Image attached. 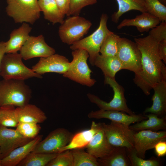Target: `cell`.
<instances>
[{
    "mask_svg": "<svg viewBox=\"0 0 166 166\" xmlns=\"http://www.w3.org/2000/svg\"><path fill=\"white\" fill-rule=\"evenodd\" d=\"M97 1V0H70V15H79L83 8L95 4Z\"/></svg>",
    "mask_w": 166,
    "mask_h": 166,
    "instance_id": "cell-37",
    "label": "cell"
},
{
    "mask_svg": "<svg viewBox=\"0 0 166 166\" xmlns=\"http://www.w3.org/2000/svg\"><path fill=\"white\" fill-rule=\"evenodd\" d=\"M19 51L22 58L25 60L46 57L55 53V50L45 42L42 35L36 37L30 36Z\"/></svg>",
    "mask_w": 166,
    "mask_h": 166,
    "instance_id": "cell-12",
    "label": "cell"
},
{
    "mask_svg": "<svg viewBox=\"0 0 166 166\" xmlns=\"http://www.w3.org/2000/svg\"><path fill=\"white\" fill-rule=\"evenodd\" d=\"M90 119L105 118L129 126L131 124L147 119L144 114H140L130 115L124 112L114 110L100 109L91 111L88 115Z\"/></svg>",
    "mask_w": 166,
    "mask_h": 166,
    "instance_id": "cell-16",
    "label": "cell"
},
{
    "mask_svg": "<svg viewBox=\"0 0 166 166\" xmlns=\"http://www.w3.org/2000/svg\"><path fill=\"white\" fill-rule=\"evenodd\" d=\"M117 57L123 69L131 71L135 74L141 71V54L135 42L120 37Z\"/></svg>",
    "mask_w": 166,
    "mask_h": 166,
    "instance_id": "cell-9",
    "label": "cell"
},
{
    "mask_svg": "<svg viewBox=\"0 0 166 166\" xmlns=\"http://www.w3.org/2000/svg\"><path fill=\"white\" fill-rule=\"evenodd\" d=\"M42 135H38L26 144L20 146L1 159V166H16L32 152L37 144L42 140Z\"/></svg>",
    "mask_w": 166,
    "mask_h": 166,
    "instance_id": "cell-19",
    "label": "cell"
},
{
    "mask_svg": "<svg viewBox=\"0 0 166 166\" xmlns=\"http://www.w3.org/2000/svg\"><path fill=\"white\" fill-rule=\"evenodd\" d=\"M155 154L158 157L163 156L166 155V140L160 141L157 142L155 145Z\"/></svg>",
    "mask_w": 166,
    "mask_h": 166,
    "instance_id": "cell-40",
    "label": "cell"
},
{
    "mask_svg": "<svg viewBox=\"0 0 166 166\" xmlns=\"http://www.w3.org/2000/svg\"><path fill=\"white\" fill-rule=\"evenodd\" d=\"M120 37L112 32L105 38L101 46V55L109 56H117Z\"/></svg>",
    "mask_w": 166,
    "mask_h": 166,
    "instance_id": "cell-31",
    "label": "cell"
},
{
    "mask_svg": "<svg viewBox=\"0 0 166 166\" xmlns=\"http://www.w3.org/2000/svg\"><path fill=\"white\" fill-rule=\"evenodd\" d=\"M19 122L42 123L47 119L45 113L36 105L28 104L21 107L16 108Z\"/></svg>",
    "mask_w": 166,
    "mask_h": 166,
    "instance_id": "cell-23",
    "label": "cell"
},
{
    "mask_svg": "<svg viewBox=\"0 0 166 166\" xmlns=\"http://www.w3.org/2000/svg\"><path fill=\"white\" fill-rule=\"evenodd\" d=\"M145 116L148 118L130 125V128L135 131L150 130L157 132L159 130H166V117H160L154 114L149 113Z\"/></svg>",
    "mask_w": 166,
    "mask_h": 166,
    "instance_id": "cell-26",
    "label": "cell"
},
{
    "mask_svg": "<svg viewBox=\"0 0 166 166\" xmlns=\"http://www.w3.org/2000/svg\"><path fill=\"white\" fill-rule=\"evenodd\" d=\"M126 149L128 157L131 166H160L161 162L157 158H151L148 160H144L139 157L133 147Z\"/></svg>",
    "mask_w": 166,
    "mask_h": 166,
    "instance_id": "cell-34",
    "label": "cell"
},
{
    "mask_svg": "<svg viewBox=\"0 0 166 166\" xmlns=\"http://www.w3.org/2000/svg\"><path fill=\"white\" fill-rule=\"evenodd\" d=\"M166 140V131L144 130L136 132L134 135L133 147L137 155L144 159L146 151L153 148L158 142Z\"/></svg>",
    "mask_w": 166,
    "mask_h": 166,
    "instance_id": "cell-13",
    "label": "cell"
},
{
    "mask_svg": "<svg viewBox=\"0 0 166 166\" xmlns=\"http://www.w3.org/2000/svg\"><path fill=\"white\" fill-rule=\"evenodd\" d=\"M94 65L101 70L105 77L112 78H115L117 73L123 69L117 56H105L99 54L95 60Z\"/></svg>",
    "mask_w": 166,
    "mask_h": 166,
    "instance_id": "cell-24",
    "label": "cell"
},
{
    "mask_svg": "<svg viewBox=\"0 0 166 166\" xmlns=\"http://www.w3.org/2000/svg\"><path fill=\"white\" fill-rule=\"evenodd\" d=\"M73 135L67 129L59 128L50 132L36 145L32 152L47 153H58L59 150L70 142Z\"/></svg>",
    "mask_w": 166,
    "mask_h": 166,
    "instance_id": "cell-11",
    "label": "cell"
},
{
    "mask_svg": "<svg viewBox=\"0 0 166 166\" xmlns=\"http://www.w3.org/2000/svg\"><path fill=\"white\" fill-rule=\"evenodd\" d=\"M31 94L30 88L24 80L3 79L0 81V107L23 106L29 104Z\"/></svg>",
    "mask_w": 166,
    "mask_h": 166,
    "instance_id": "cell-2",
    "label": "cell"
},
{
    "mask_svg": "<svg viewBox=\"0 0 166 166\" xmlns=\"http://www.w3.org/2000/svg\"><path fill=\"white\" fill-rule=\"evenodd\" d=\"M141 54V71L135 74L134 83L147 96L163 78H166V67L158 52V43L150 36L135 38Z\"/></svg>",
    "mask_w": 166,
    "mask_h": 166,
    "instance_id": "cell-1",
    "label": "cell"
},
{
    "mask_svg": "<svg viewBox=\"0 0 166 166\" xmlns=\"http://www.w3.org/2000/svg\"><path fill=\"white\" fill-rule=\"evenodd\" d=\"M118 10L111 16V20L117 23L120 18L125 13L131 10H136L141 13L147 12L143 0H116Z\"/></svg>",
    "mask_w": 166,
    "mask_h": 166,
    "instance_id": "cell-28",
    "label": "cell"
},
{
    "mask_svg": "<svg viewBox=\"0 0 166 166\" xmlns=\"http://www.w3.org/2000/svg\"><path fill=\"white\" fill-rule=\"evenodd\" d=\"M0 156H1V152H0Z\"/></svg>",
    "mask_w": 166,
    "mask_h": 166,
    "instance_id": "cell-45",
    "label": "cell"
},
{
    "mask_svg": "<svg viewBox=\"0 0 166 166\" xmlns=\"http://www.w3.org/2000/svg\"><path fill=\"white\" fill-rule=\"evenodd\" d=\"M16 129L25 137L33 139L38 135L41 127L35 123L19 122Z\"/></svg>",
    "mask_w": 166,
    "mask_h": 166,
    "instance_id": "cell-35",
    "label": "cell"
},
{
    "mask_svg": "<svg viewBox=\"0 0 166 166\" xmlns=\"http://www.w3.org/2000/svg\"><path fill=\"white\" fill-rule=\"evenodd\" d=\"M160 20L148 12L142 13L135 18L124 19L118 25L117 29H120L124 26H134L140 32H148L160 23Z\"/></svg>",
    "mask_w": 166,
    "mask_h": 166,
    "instance_id": "cell-22",
    "label": "cell"
},
{
    "mask_svg": "<svg viewBox=\"0 0 166 166\" xmlns=\"http://www.w3.org/2000/svg\"><path fill=\"white\" fill-rule=\"evenodd\" d=\"M22 59L18 52L6 53L1 62L0 76L3 79L24 81L32 77H42L41 75L27 67L23 63Z\"/></svg>",
    "mask_w": 166,
    "mask_h": 166,
    "instance_id": "cell-5",
    "label": "cell"
},
{
    "mask_svg": "<svg viewBox=\"0 0 166 166\" xmlns=\"http://www.w3.org/2000/svg\"><path fill=\"white\" fill-rule=\"evenodd\" d=\"M59 8L64 15L69 16L70 0H54Z\"/></svg>",
    "mask_w": 166,
    "mask_h": 166,
    "instance_id": "cell-39",
    "label": "cell"
},
{
    "mask_svg": "<svg viewBox=\"0 0 166 166\" xmlns=\"http://www.w3.org/2000/svg\"><path fill=\"white\" fill-rule=\"evenodd\" d=\"M108 16L103 13L100 18L97 28L89 36L81 39L71 45L70 48L72 50L80 49L87 52L89 55V61L92 66H94L95 60L99 54L101 45L106 37L112 32L107 26Z\"/></svg>",
    "mask_w": 166,
    "mask_h": 166,
    "instance_id": "cell-3",
    "label": "cell"
},
{
    "mask_svg": "<svg viewBox=\"0 0 166 166\" xmlns=\"http://www.w3.org/2000/svg\"><path fill=\"white\" fill-rule=\"evenodd\" d=\"M152 89L154 91L152 104L145 109L144 114L152 113L160 117H166V78H163Z\"/></svg>",
    "mask_w": 166,
    "mask_h": 166,
    "instance_id": "cell-17",
    "label": "cell"
},
{
    "mask_svg": "<svg viewBox=\"0 0 166 166\" xmlns=\"http://www.w3.org/2000/svg\"><path fill=\"white\" fill-rule=\"evenodd\" d=\"M73 157L71 150L58 153L56 156L46 166H73Z\"/></svg>",
    "mask_w": 166,
    "mask_h": 166,
    "instance_id": "cell-36",
    "label": "cell"
},
{
    "mask_svg": "<svg viewBox=\"0 0 166 166\" xmlns=\"http://www.w3.org/2000/svg\"><path fill=\"white\" fill-rule=\"evenodd\" d=\"M41 11L45 19L53 25L62 24L64 21V15L58 7L54 0H38Z\"/></svg>",
    "mask_w": 166,
    "mask_h": 166,
    "instance_id": "cell-27",
    "label": "cell"
},
{
    "mask_svg": "<svg viewBox=\"0 0 166 166\" xmlns=\"http://www.w3.org/2000/svg\"><path fill=\"white\" fill-rule=\"evenodd\" d=\"M0 166H1V160H0Z\"/></svg>",
    "mask_w": 166,
    "mask_h": 166,
    "instance_id": "cell-44",
    "label": "cell"
},
{
    "mask_svg": "<svg viewBox=\"0 0 166 166\" xmlns=\"http://www.w3.org/2000/svg\"><path fill=\"white\" fill-rule=\"evenodd\" d=\"M73 157V166H100L97 159L83 149L71 150Z\"/></svg>",
    "mask_w": 166,
    "mask_h": 166,
    "instance_id": "cell-30",
    "label": "cell"
},
{
    "mask_svg": "<svg viewBox=\"0 0 166 166\" xmlns=\"http://www.w3.org/2000/svg\"><path fill=\"white\" fill-rule=\"evenodd\" d=\"M158 52L160 58L163 62L166 63V40L158 43Z\"/></svg>",
    "mask_w": 166,
    "mask_h": 166,
    "instance_id": "cell-41",
    "label": "cell"
},
{
    "mask_svg": "<svg viewBox=\"0 0 166 166\" xmlns=\"http://www.w3.org/2000/svg\"><path fill=\"white\" fill-rule=\"evenodd\" d=\"M6 11L16 23L33 24L40 17L38 0H6Z\"/></svg>",
    "mask_w": 166,
    "mask_h": 166,
    "instance_id": "cell-6",
    "label": "cell"
},
{
    "mask_svg": "<svg viewBox=\"0 0 166 166\" xmlns=\"http://www.w3.org/2000/svg\"><path fill=\"white\" fill-rule=\"evenodd\" d=\"M102 126V123L92 122L89 129L82 131L73 135L69 143L59 151L60 153L66 150L83 149L85 148L94 134Z\"/></svg>",
    "mask_w": 166,
    "mask_h": 166,
    "instance_id": "cell-21",
    "label": "cell"
},
{
    "mask_svg": "<svg viewBox=\"0 0 166 166\" xmlns=\"http://www.w3.org/2000/svg\"><path fill=\"white\" fill-rule=\"evenodd\" d=\"M6 42H0V68L3 57L6 54Z\"/></svg>",
    "mask_w": 166,
    "mask_h": 166,
    "instance_id": "cell-42",
    "label": "cell"
},
{
    "mask_svg": "<svg viewBox=\"0 0 166 166\" xmlns=\"http://www.w3.org/2000/svg\"><path fill=\"white\" fill-rule=\"evenodd\" d=\"M147 12L157 18L160 22H166V6L159 0H143Z\"/></svg>",
    "mask_w": 166,
    "mask_h": 166,
    "instance_id": "cell-33",
    "label": "cell"
},
{
    "mask_svg": "<svg viewBox=\"0 0 166 166\" xmlns=\"http://www.w3.org/2000/svg\"><path fill=\"white\" fill-rule=\"evenodd\" d=\"M92 25L90 21L79 15L69 17L59 27V37L63 42L71 45L81 39Z\"/></svg>",
    "mask_w": 166,
    "mask_h": 166,
    "instance_id": "cell-8",
    "label": "cell"
},
{
    "mask_svg": "<svg viewBox=\"0 0 166 166\" xmlns=\"http://www.w3.org/2000/svg\"><path fill=\"white\" fill-rule=\"evenodd\" d=\"M58 153H30L18 166H46Z\"/></svg>",
    "mask_w": 166,
    "mask_h": 166,
    "instance_id": "cell-29",
    "label": "cell"
},
{
    "mask_svg": "<svg viewBox=\"0 0 166 166\" xmlns=\"http://www.w3.org/2000/svg\"><path fill=\"white\" fill-rule=\"evenodd\" d=\"M15 107L9 105L0 107V125L7 127H16L18 121Z\"/></svg>",
    "mask_w": 166,
    "mask_h": 166,
    "instance_id": "cell-32",
    "label": "cell"
},
{
    "mask_svg": "<svg viewBox=\"0 0 166 166\" xmlns=\"http://www.w3.org/2000/svg\"><path fill=\"white\" fill-rule=\"evenodd\" d=\"M32 29L28 23L24 22L19 28L13 30L10 34L9 39L6 42V53L19 51L30 36Z\"/></svg>",
    "mask_w": 166,
    "mask_h": 166,
    "instance_id": "cell-20",
    "label": "cell"
},
{
    "mask_svg": "<svg viewBox=\"0 0 166 166\" xmlns=\"http://www.w3.org/2000/svg\"><path fill=\"white\" fill-rule=\"evenodd\" d=\"M100 166H131L126 148L114 147L105 157L97 159Z\"/></svg>",
    "mask_w": 166,
    "mask_h": 166,
    "instance_id": "cell-25",
    "label": "cell"
},
{
    "mask_svg": "<svg viewBox=\"0 0 166 166\" xmlns=\"http://www.w3.org/2000/svg\"><path fill=\"white\" fill-rule=\"evenodd\" d=\"M102 124L108 140L112 146L127 148L133 147L134 135L136 132L128 126L113 121L109 124L104 122Z\"/></svg>",
    "mask_w": 166,
    "mask_h": 166,
    "instance_id": "cell-10",
    "label": "cell"
},
{
    "mask_svg": "<svg viewBox=\"0 0 166 166\" xmlns=\"http://www.w3.org/2000/svg\"><path fill=\"white\" fill-rule=\"evenodd\" d=\"M164 5L166 4V0H159Z\"/></svg>",
    "mask_w": 166,
    "mask_h": 166,
    "instance_id": "cell-43",
    "label": "cell"
},
{
    "mask_svg": "<svg viewBox=\"0 0 166 166\" xmlns=\"http://www.w3.org/2000/svg\"><path fill=\"white\" fill-rule=\"evenodd\" d=\"M70 62L65 57L55 53L46 57H41L32 69L40 75L48 73L63 74L67 70Z\"/></svg>",
    "mask_w": 166,
    "mask_h": 166,
    "instance_id": "cell-15",
    "label": "cell"
},
{
    "mask_svg": "<svg viewBox=\"0 0 166 166\" xmlns=\"http://www.w3.org/2000/svg\"><path fill=\"white\" fill-rule=\"evenodd\" d=\"M148 35L158 42L166 40V22H162L151 29Z\"/></svg>",
    "mask_w": 166,
    "mask_h": 166,
    "instance_id": "cell-38",
    "label": "cell"
},
{
    "mask_svg": "<svg viewBox=\"0 0 166 166\" xmlns=\"http://www.w3.org/2000/svg\"><path fill=\"white\" fill-rule=\"evenodd\" d=\"M33 139L25 137L16 129L8 128L0 125V159Z\"/></svg>",
    "mask_w": 166,
    "mask_h": 166,
    "instance_id": "cell-14",
    "label": "cell"
},
{
    "mask_svg": "<svg viewBox=\"0 0 166 166\" xmlns=\"http://www.w3.org/2000/svg\"><path fill=\"white\" fill-rule=\"evenodd\" d=\"M113 147L108 141L102 124L85 148L87 152L98 159L107 156Z\"/></svg>",
    "mask_w": 166,
    "mask_h": 166,
    "instance_id": "cell-18",
    "label": "cell"
},
{
    "mask_svg": "<svg viewBox=\"0 0 166 166\" xmlns=\"http://www.w3.org/2000/svg\"><path fill=\"white\" fill-rule=\"evenodd\" d=\"M104 82L113 89V97L109 102H105L97 96L88 93L87 97L90 101L95 104L100 109L103 110H114L124 112L130 115L135 114L128 107L124 96V90L119 84L115 78L105 77Z\"/></svg>",
    "mask_w": 166,
    "mask_h": 166,
    "instance_id": "cell-7",
    "label": "cell"
},
{
    "mask_svg": "<svg viewBox=\"0 0 166 166\" xmlns=\"http://www.w3.org/2000/svg\"><path fill=\"white\" fill-rule=\"evenodd\" d=\"M72 55L73 60L63 76L83 85L93 86L96 81L91 77L92 71L87 63L88 53L85 50L78 49L73 50Z\"/></svg>",
    "mask_w": 166,
    "mask_h": 166,
    "instance_id": "cell-4",
    "label": "cell"
}]
</instances>
